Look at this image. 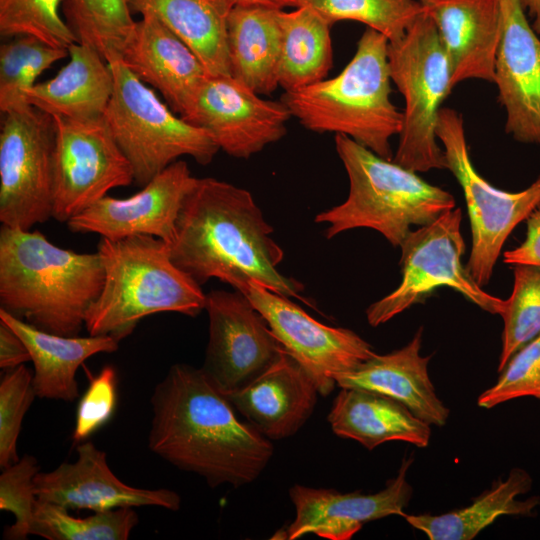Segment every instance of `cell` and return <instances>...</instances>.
<instances>
[{"label": "cell", "mask_w": 540, "mask_h": 540, "mask_svg": "<svg viewBox=\"0 0 540 540\" xmlns=\"http://www.w3.org/2000/svg\"><path fill=\"white\" fill-rule=\"evenodd\" d=\"M151 405L149 449L211 488L254 482L273 456L272 441L238 418L202 368L172 365L155 386Z\"/></svg>", "instance_id": "6da1fadb"}, {"label": "cell", "mask_w": 540, "mask_h": 540, "mask_svg": "<svg viewBox=\"0 0 540 540\" xmlns=\"http://www.w3.org/2000/svg\"><path fill=\"white\" fill-rule=\"evenodd\" d=\"M246 189L215 178H196L180 210L171 259L199 285L211 278L245 293L252 282L302 299V283L281 274L283 250Z\"/></svg>", "instance_id": "7a4b0ae2"}, {"label": "cell", "mask_w": 540, "mask_h": 540, "mask_svg": "<svg viewBox=\"0 0 540 540\" xmlns=\"http://www.w3.org/2000/svg\"><path fill=\"white\" fill-rule=\"evenodd\" d=\"M104 277L98 252L60 248L39 231L0 229V308L41 330L77 336Z\"/></svg>", "instance_id": "3957f363"}, {"label": "cell", "mask_w": 540, "mask_h": 540, "mask_svg": "<svg viewBox=\"0 0 540 540\" xmlns=\"http://www.w3.org/2000/svg\"><path fill=\"white\" fill-rule=\"evenodd\" d=\"M388 46L384 35L367 27L338 75L285 91L280 100L306 129L348 136L392 160L390 139L399 135L403 113L391 100Z\"/></svg>", "instance_id": "277c9868"}, {"label": "cell", "mask_w": 540, "mask_h": 540, "mask_svg": "<svg viewBox=\"0 0 540 540\" xmlns=\"http://www.w3.org/2000/svg\"><path fill=\"white\" fill-rule=\"evenodd\" d=\"M97 252L105 277L86 314L84 327L89 335H108L120 342L151 314L177 312L196 317L205 310L201 285L174 264L164 240L149 235L101 238Z\"/></svg>", "instance_id": "5b68a950"}, {"label": "cell", "mask_w": 540, "mask_h": 540, "mask_svg": "<svg viewBox=\"0 0 540 540\" xmlns=\"http://www.w3.org/2000/svg\"><path fill=\"white\" fill-rule=\"evenodd\" d=\"M335 148L349 179V193L343 203L315 217L316 223L328 224L327 239L355 228H370L397 247L412 226L428 225L455 208L449 192L348 136L335 134Z\"/></svg>", "instance_id": "8992f818"}, {"label": "cell", "mask_w": 540, "mask_h": 540, "mask_svg": "<svg viewBox=\"0 0 540 540\" xmlns=\"http://www.w3.org/2000/svg\"><path fill=\"white\" fill-rule=\"evenodd\" d=\"M113 94L104 120L130 162L134 182L145 186L182 156L208 165L220 150L213 137L175 113L118 57L108 61Z\"/></svg>", "instance_id": "52a82bcc"}, {"label": "cell", "mask_w": 540, "mask_h": 540, "mask_svg": "<svg viewBox=\"0 0 540 540\" xmlns=\"http://www.w3.org/2000/svg\"><path fill=\"white\" fill-rule=\"evenodd\" d=\"M392 82L404 98L402 128L393 161L414 172L446 168L436 128L451 92L450 66L436 26L426 13L398 41L389 43Z\"/></svg>", "instance_id": "ba28073f"}, {"label": "cell", "mask_w": 540, "mask_h": 540, "mask_svg": "<svg viewBox=\"0 0 540 540\" xmlns=\"http://www.w3.org/2000/svg\"><path fill=\"white\" fill-rule=\"evenodd\" d=\"M436 135L443 144L446 168L460 184L467 205L472 248L465 267L482 287L489 282L511 232L540 204V177L520 192L493 187L475 170L463 118L454 109L441 108Z\"/></svg>", "instance_id": "9c48e42d"}, {"label": "cell", "mask_w": 540, "mask_h": 540, "mask_svg": "<svg viewBox=\"0 0 540 540\" xmlns=\"http://www.w3.org/2000/svg\"><path fill=\"white\" fill-rule=\"evenodd\" d=\"M461 220V209L454 208L432 223L408 233L400 245L401 283L366 310L367 321L372 327L384 324L424 301L439 287L452 288L481 309L499 314L503 300L484 291L461 262L465 252Z\"/></svg>", "instance_id": "30bf717a"}, {"label": "cell", "mask_w": 540, "mask_h": 540, "mask_svg": "<svg viewBox=\"0 0 540 540\" xmlns=\"http://www.w3.org/2000/svg\"><path fill=\"white\" fill-rule=\"evenodd\" d=\"M0 130V221L30 230L52 218L54 117L23 104L2 113Z\"/></svg>", "instance_id": "8fae6325"}, {"label": "cell", "mask_w": 540, "mask_h": 540, "mask_svg": "<svg viewBox=\"0 0 540 540\" xmlns=\"http://www.w3.org/2000/svg\"><path fill=\"white\" fill-rule=\"evenodd\" d=\"M53 117L56 137L52 218L66 223L110 190L133 183L134 173L104 117L89 121Z\"/></svg>", "instance_id": "7c38bea8"}, {"label": "cell", "mask_w": 540, "mask_h": 540, "mask_svg": "<svg viewBox=\"0 0 540 540\" xmlns=\"http://www.w3.org/2000/svg\"><path fill=\"white\" fill-rule=\"evenodd\" d=\"M266 320L282 348L329 395L336 377L372 357L371 345L354 331L320 323L288 297L252 282L244 293Z\"/></svg>", "instance_id": "4fadbf2b"}, {"label": "cell", "mask_w": 540, "mask_h": 540, "mask_svg": "<svg viewBox=\"0 0 540 540\" xmlns=\"http://www.w3.org/2000/svg\"><path fill=\"white\" fill-rule=\"evenodd\" d=\"M205 310L209 341L202 369L222 393L248 384L284 350L244 293L210 291Z\"/></svg>", "instance_id": "5bb4252c"}, {"label": "cell", "mask_w": 540, "mask_h": 540, "mask_svg": "<svg viewBox=\"0 0 540 540\" xmlns=\"http://www.w3.org/2000/svg\"><path fill=\"white\" fill-rule=\"evenodd\" d=\"M290 117L281 100L264 99L230 75H208L183 119L208 132L226 154L246 159L283 138Z\"/></svg>", "instance_id": "9a60e30c"}, {"label": "cell", "mask_w": 540, "mask_h": 540, "mask_svg": "<svg viewBox=\"0 0 540 540\" xmlns=\"http://www.w3.org/2000/svg\"><path fill=\"white\" fill-rule=\"evenodd\" d=\"M195 180L187 163L177 160L139 192L122 199L106 195L69 219L67 227L74 233H96L110 240L149 235L170 244Z\"/></svg>", "instance_id": "2e32d148"}, {"label": "cell", "mask_w": 540, "mask_h": 540, "mask_svg": "<svg viewBox=\"0 0 540 540\" xmlns=\"http://www.w3.org/2000/svg\"><path fill=\"white\" fill-rule=\"evenodd\" d=\"M412 461V457L404 458L396 477L372 494L293 485L289 496L295 507V519L272 539L295 540L314 534L329 540H350L367 522L391 515L403 516L413 494L407 481Z\"/></svg>", "instance_id": "e0dca14e"}, {"label": "cell", "mask_w": 540, "mask_h": 540, "mask_svg": "<svg viewBox=\"0 0 540 540\" xmlns=\"http://www.w3.org/2000/svg\"><path fill=\"white\" fill-rule=\"evenodd\" d=\"M500 40L494 83L506 109L505 130L522 143L540 144V38L521 0H498Z\"/></svg>", "instance_id": "ac0fdd59"}, {"label": "cell", "mask_w": 540, "mask_h": 540, "mask_svg": "<svg viewBox=\"0 0 540 540\" xmlns=\"http://www.w3.org/2000/svg\"><path fill=\"white\" fill-rule=\"evenodd\" d=\"M77 460L62 463L49 472L34 477L37 500L66 509L93 512L119 507L158 506L177 511L181 497L173 490L145 489L127 485L110 469L106 453L91 441L76 447Z\"/></svg>", "instance_id": "d6986e66"}, {"label": "cell", "mask_w": 540, "mask_h": 540, "mask_svg": "<svg viewBox=\"0 0 540 540\" xmlns=\"http://www.w3.org/2000/svg\"><path fill=\"white\" fill-rule=\"evenodd\" d=\"M118 58L139 80L157 89L182 118L208 76L193 51L151 13L135 22Z\"/></svg>", "instance_id": "ffe728a7"}, {"label": "cell", "mask_w": 540, "mask_h": 540, "mask_svg": "<svg viewBox=\"0 0 540 540\" xmlns=\"http://www.w3.org/2000/svg\"><path fill=\"white\" fill-rule=\"evenodd\" d=\"M319 391L285 350L248 384L225 393L247 422L269 440L294 435L311 417Z\"/></svg>", "instance_id": "44dd1931"}, {"label": "cell", "mask_w": 540, "mask_h": 540, "mask_svg": "<svg viewBox=\"0 0 540 540\" xmlns=\"http://www.w3.org/2000/svg\"><path fill=\"white\" fill-rule=\"evenodd\" d=\"M432 18L447 56L452 89L467 79L494 82L500 40L498 0H429Z\"/></svg>", "instance_id": "7402d4cb"}, {"label": "cell", "mask_w": 540, "mask_h": 540, "mask_svg": "<svg viewBox=\"0 0 540 540\" xmlns=\"http://www.w3.org/2000/svg\"><path fill=\"white\" fill-rule=\"evenodd\" d=\"M423 329L388 354H374L351 371L336 377L340 388H358L388 396L429 425L443 426L449 409L436 395L428 374L430 356L420 355Z\"/></svg>", "instance_id": "603a6c76"}, {"label": "cell", "mask_w": 540, "mask_h": 540, "mask_svg": "<svg viewBox=\"0 0 540 540\" xmlns=\"http://www.w3.org/2000/svg\"><path fill=\"white\" fill-rule=\"evenodd\" d=\"M68 63L51 79L25 92L26 102L56 117L89 121L104 117L113 94L110 64L93 47L76 42Z\"/></svg>", "instance_id": "cb8c5ba5"}, {"label": "cell", "mask_w": 540, "mask_h": 540, "mask_svg": "<svg viewBox=\"0 0 540 540\" xmlns=\"http://www.w3.org/2000/svg\"><path fill=\"white\" fill-rule=\"evenodd\" d=\"M0 321L25 343L34 365L33 388L39 398L73 402L79 396L78 368L93 355L113 353L119 348V342L111 336L49 333L1 308Z\"/></svg>", "instance_id": "d4e9b609"}, {"label": "cell", "mask_w": 540, "mask_h": 540, "mask_svg": "<svg viewBox=\"0 0 540 540\" xmlns=\"http://www.w3.org/2000/svg\"><path fill=\"white\" fill-rule=\"evenodd\" d=\"M327 420L334 434L355 440L368 450L390 441L425 448L431 437V425L403 404L383 394L358 388H341Z\"/></svg>", "instance_id": "484cf974"}, {"label": "cell", "mask_w": 540, "mask_h": 540, "mask_svg": "<svg viewBox=\"0 0 540 540\" xmlns=\"http://www.w3.org/2000/svg\"><path fill=\"white\" fill-rule=\"evenodd\" d=\"M133 13L155 15L187 45L209 76L230 75L227 23L232 0H126Z\"/></svg>", "instance_id": "4316f807"}, {"label": "cell", "mask_w": 540, "mask_h": 540, "mask_svg": "<svg viewBox=\"0 0 540 540\" xmlns=\"http://www.w3.org/2000/svg\"><path fill=\"white\" fill-rule=\"evenodd\" d=\"M277 11L236 4L228 16L230 76L260 95L279 87L281 29Z\"/></svg>", "instance_id": "83f0119b"}, {"label": "cell", "mask_w": 540, "mask_h": 540, "mask_svg": "<svg viewBox=\"0 0 540 540\" xmlns=\"http://www.w3.org/2000/svg\"><path fill=\"white\" fill-rule=\"evenodd\" d=\"M532 486L529 473L520 468L509 472L505 480L494 481L492 486L473 499L472 503L440 515L420 514L403 517L430 540H472L483 529L502 515H533L540 505V497L518 500Z\"/></svg>", "instance_id": "f1b7e54d"}, {"label": "cell", "mask_w": 540, "mask_h": 540, "mask_svg": "<svg viewBox=\"0 0 540 540\" xmlns=\"http://www.w3.org/2000/svg\"><path fill=\"white\" fill-rule=\"evenodd\" d=\"M281 51L278 83L284 91H294L319 82L333 64L330 25L307 5L292 11L278 10Z\"/></svg>", "instance_id": "f546056e"}, {"label": "cell", "mask_w": 540, "mask_h": 540, "mask_svg": "<svg viewBox=\"0 0 540 540\" xmlns=\"http://www.w3.org/2000/svg\"><path fill=\"white\" fill-rule=\"evenodd\" d=\"M138 521L133 507L94 512L79 518L62 506L37 500L30 535L48 540H126Z\"/></svg>", "instance_id": "4dcf8cb0"}, {"label": "cell", "mask_w": 540, "mask_h": 540, "mask_svg": "<svg viewBox=\"0 0 540 540\" xmlns=\"http://www.w3.org/2000/svg\"><path fill=\"white\" fill-rule=\"evenodd\" d=\"M62 14L78 42L107 62L119 56L136 22L126 0H64Z\"/></svg>", "instance_id": "1f68e13d"}, {"label": "cell", "mask_w": 540, "mask_h": 540, "mask_svg": "<svg viewBox=\"0 0 540 540\" xmlns=\"http://www.w3.org/2000/svg\"><path fill=\"white\" fill-rule=\"evenodd\" d=\"M68 56V49L44 43L32 36H18L0 47V110L28 104L25 92L57 61Z\"/></svg>", "instance_id": "d6a6232c"}, {"label": "cell", "mask_w": 540, "mask_h": 540, "mask_svg": "<svg viewBox=\"0 0 540 540\" xmlns=\"http://www.w3.org/2000/svg\"><path fill=\"white\" fill-rule=\"evenodd\" d=\"M302 5L316 10L330 25L344 20L361 22L389 43L400 40L425 13L418 0H304Z\"/></svg>", "instance_id": "836d02e7"}, {"label": "cell", "mask_w": 540, "mask_h": 540, "mask_svg": "<svg viewBox=\"0 0 540 540\" xmlns=\"http://www.w3.org/2000/svg\"><path fill=\"white\" fill-rule=\"evenodd\" d=\"M514 284L510 297L503 300L502 349L498 371L525 344L540 334V266L513 265Z\"/></svg>", "instance_id": "e575fe53"}, {"label": "cell", "mask_w": 540, "mask_h": 540, "mask_svg": "<svg viewBox=\"0 0 540 540\" xmlns=\"http://www.w3.org/2000/svg\"><path fill=\"white\" fill-rule=\"evenodd\" d=\"M64 0H0V34L32 36L54 47L68 49L77 37L61 16Z\"/></svg>", "instance_id": "d590c367"}, {"label": "cell", "mask_w": 540, "mask_h": 540, "mask_svg": "<svg viewBox=\"0 0 540 540\" xmlns=\"http://www.w3.org/2000/svg\"><path fill=\"white\" fill-rule=\"evenodd\" d=\"M36 397L33 373L24 364L5 370L0 381V467L19 461L17 440L23 418Z\"/></svg>", "instance_id": "8d00e7d4"}, {"label": "cell", "mask_w": 540, "mask_h": 540, "mask_svg": "<svg viewBox=\"0 0 540 540\" xmlns=\"http://www.w3.org/2000/svg\"><path fill=\"white\" fill-rule=\"evenodd\" d=\"M38 472L36 458L27 454L3 468L0 475V509L15 516L14 524L4 530L5 539L24 540L30 535L37 503L34 477Z\"/></svg>", "instance_id": "74e56055"}, {"label": "cell", "mask_w": 540, "mask_h": 540, "mask_svg": "<svg viewBox=\"0 0 540 540\" xmlns=\"http://www.w3.org/2000/svg\"><path fill=\"white\" fill-rule=\"evenodd\" d=\"M525 396L540 400V334L509 359L497 382L481 393L477 404L490 409Z\"/></svg>", "instance_id": "f35d334b"}, {"label": "cell", "mask_w": 540, "mask_h": 540, "mask_svg": "<svg viewBox=\"0 0 540 540\" xmlns=\"http://www.w3.org/2000/svg\"><path fill=\"white\" fill-rule=\"evenodd\" d=\"M117 402V373L113 366L106 365L90 379L89 386L79 401L74 443L86 441L95 431L108 422Z\"/></svg>", "instance_id": "ab89813d"}, {"label": "cell", "mask_w": 540, "mask_h": 540, "mask_svg": "<svg viewBox=\"0 0 540 540\" xmlns=\"http://www.w3.org/2000/svg\"><path fill=\"white\" fill-rule=\"evenodd\" d=\"M526 225L525 240L517 248L504 252L506 264L540 266V204L526 219Z\"/></svg>", "instance_id": "60d3db41"}, {"label": "cell", "mask_w": 540, "mask_h": 540, "mask_svg": "<svg viewBox=\"0 0 540 540\" xmlns=\"http://www.w3.org/2000/svg\"><path fill=\"white\" fill-rule=\"evenodd\" d=\"M27 361H31V356L23 340L0 321V368L13 369Z\"/></svg>", "instance_id": "b9f144b4"}, {"label": "cell", "mask_w": 540, "mask_h": 540, "mask_svg": "<svg viewBox=\"0 0 540 540\" xmlns=\"http://www.w3.org/2000/svg\"><path fill=\"white\" fill-rule=\"evenodd\" d=\"M304 0H232L234 5L260 6L277 10L284 8H297L303 4Z\"/></svg>", "instance_id": "7bdbcfd3"}, {"label": "cell", "mask_w": 540, "mask_h": 540, "mask_svg": "<svg viewBox=\"0 0 540 540\" xmlns=\"http://www.w3.org/2000/svg\"><path fill=\"white\" fill-rule=\"evenodd\" d=\"M524 9L533 18L532 27L537 34H540V0H521Z\"/></svg>", "instance_id": "ee69618b"}, {"label": "cell", "mask_w": 540, "mask_h": 540, "mask_svg": "<svg viewBox=\"0 0 540 540\" xmlns=\"http://www.w3.org/2000/svg\"><path fill=\"white\" fill-rule=\"evenodd\" d=\"M419 2H421L423 5H425L429 0H418Z\"/></svg>", "instance_id": "f6af8a7d"}]
</instances>
